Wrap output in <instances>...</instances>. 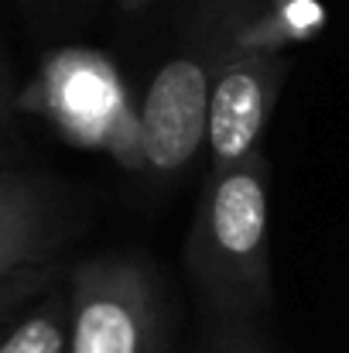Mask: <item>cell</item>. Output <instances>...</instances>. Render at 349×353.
Here are the masks:
<instances>
[{"label": "cell", "mask_w": 349, "mask_h": 353, "mask_svg": "<svg viewBox=\"0 0 349 353\" xmlns=\"http://www.w3.org/2000/svg\"><path fill=\"white\" fill-rule=\"evenodd\" d=\"M154 305L144 274L123 261H93L72 288L69 353H151Z\"/></svg>", "instance_id": "1"}, {"label": "cell", "mask_w": 349, "mask_h": 353, "mask_svg": "<svg viewBox=\"0 0 349 353\" xmlns=\"http://www.w3.org/2000/svg\"><path fill=\"white\" fill-rule=\"evenodd\" d=\"M209 72L195 59L182 55L158 69L137 114V148L151 168H182L199 151L209 127Z\"/></svg>", "instance_id": "2"}, {"label": "cell", "mask_w": 349, "mask_h": 353, "mask_svg": "<svg viewBox=\"0 0 349 353\" xmlns=\"http://www.w3.org/2000/svg\"><path fill=\"white\" fill-rule=\"evenodd\" d=\"M206 234L209 254L220 268H226L233 278L257 274L264 268V240H267V189H264V168L250 154L240 165H230L206 206Z\"/></svg>", "instance_id": "3"}, {"label": "cell", "mask_w": 349, "mask_h": 353, "mask_svg": "<svg viewBox=\"0 0 349 353\" xmlns=\"http://www.w3.org/2000/svg\"><path fill=\"white\" fill-rule=\"evenodd\" d=\"M59 236L52 192L24 172L0 165V295L34 288Z\"/></svg>", "instance_id": "4"}, {"label": "cell", "mask_w": 349, "mask_h": 353, "mask_svg": "<svg viewBox=\"0 0 349 353\" xmlns=\"http://www.w3.org/2000/svg\"><path fill=\"white\" fill-rule=\"evenodd\" d=\"M267 86L271 83L260 62H236L216 79L209 97L206 141L220 158V165L230 168L253 154V144L260 141V130L271 110Z\"/></svg>", "instance_id": "5"}, {"label": "cell", "mask_w": 349, "mask_h": 353, "mask_svg": "<svg viewBox=\"0 0 349 353\" xmlns=\"http://www.w3.org/2000/svg\"><path fill=\"white\" fill-rule=\"evenodd\" d=\"M114 86L116 83L107 65L76 59L72 65H65V72L59 76V86H55L59 117L69 120V127L83 137H100L107 130L103 117L116 103Z\"/></svg>", "instance_id": "6"}, {"label": "cell", "mask_w": 349, "mask_h": 353, "mask_svg": "<svg viewBox=\"0 0 349 353\" xmlns=\"http://www.w3.org/2000/svg\"><path fill=\"white\" fill-rule=\"evenodd\" d=\"M62 350H65V333H62L59 316H52V312L31 316L28 323H21L0 343V353H62Z\"/></svg>", "instance_id": "7"}, {"label": "cell", "mask_w": 349, "mask_h": 353, "mask_svg": "<svg viewBox=\"0 0 349 353\" xmlns=\"http://www.w3.org/2000/svg\"><path fill=\"white\" fill-rule=\"evenodd\" d=\"M10 107H14V86H10V72H7V62L0 52V120H7Z\"/></svg>", "instance_id": "8"}, {"label": "cell", "mask_w": 349, "mask_h": 353, "mask_svg": "<svg viewBox=\"0 0 349 353\" xmlns=\"http://www.w3.org/2000/svg\"><path fill=\"white\" fill-rule=\"evenodd\" d=\"M28 292H31V288H14V292H3V295H0V312H7V309H10V305H14L21 295H28Z\"/></svg>", "instance_id": "9"}, {"label": "cell", "mask_w": 349, "mask_h": 353, "mask_svg": "<svg viewBox=\"0 0 349 353\" xmlns=\"http://www.w3.org/2000/svg\"><path fill=\"white\" fill-rule=\"evenodd\" d=\"M0 154H3V151H0Z\"/></svg>", "instance_id": "10"}]
</instances>
